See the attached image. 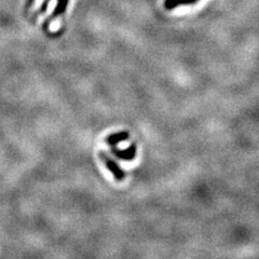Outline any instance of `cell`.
<instances>
[{
  "label": "cell",
  "instance_id": "obj_1",
  "mask_svg": "<svg viewBox=\"0 0 259 259\" xmlns=\"http://www.w3.org/2000/svg\"><path fill=\"white\" fill-rule=\"evenodd\" d=\"M99 156H100L101 160L103 161L105 166L108 168V171L111 173V175L115 177V180L118 182H122L125 178V172L123 171V168L119 166L117 162L113 160L110 156H108L107 152L100 151Z\"/></svg>",
  "mask_w": 259,
  "mask_h": 259
},
{
  "label": "cell",
  "instance_id": "obj_2",
  "mask_svg": "<svg viewBox=\"0 0 259 259\" xmlns=\"http://www.w3.org/2000/svg\"><path fill=\"white\" fill-rule=\"evenodd\" d=\"M136 145L132 144L126 149H119L116 146H112L111 147V152L112 155L117 157L118 159L124 160V161H131L136 157Z\"/></svg>",
  "mask_w": 259,
  "mask_h": 259
},
{
  "label": "cell",
  "instance_id": "obj_3",
  "mask_svg": "<svg viewBox=\"0 0 259 259\" xmlns=\"http://www.w3.org/2000/svg\"><path fill=\"white\" fill-rule=\"evenodd\" d=\"M130 139V134L126 131H121V132H117V133H113L107 136L106 139V143L112 147V146H117L119 143H122L125 142Z\"/></svg>",
  "mask_w": 259,
  "mask_h": 259
},
{
  "label": "cell",
  "instance_id": "obj_4",
  "mask_svg": "<svg viewBox=\"0 0 259 259\" xmlns=\"http://www.w3.org/2000/svg\"><path fill=\"white\" fill-rule=\"evenodd\" d=\"M200 0H165L164 7L166 10H174L175 8L180 6H188V5H194Z\"/></svg>",
  "mask_w": 259,
  "mask_h": 259
},
{
  "label": "cell",
  "instance_id": "obj_5",
  "mask_svg": "<svg viewBox=\"0 0 259 259\" xmlns=\"http://www.w3.org/2000/svg\"><path fill=\"white\" fill-rule=\"evenodd\" d=\"M67 3H68V0H60L59 5H58V7H56V9H55V11L53 13V16L62 14L65 11V9H66Z\"/></svg>",
  "mask_w": 259,
  "mask_h": 259
}]
</instances>
